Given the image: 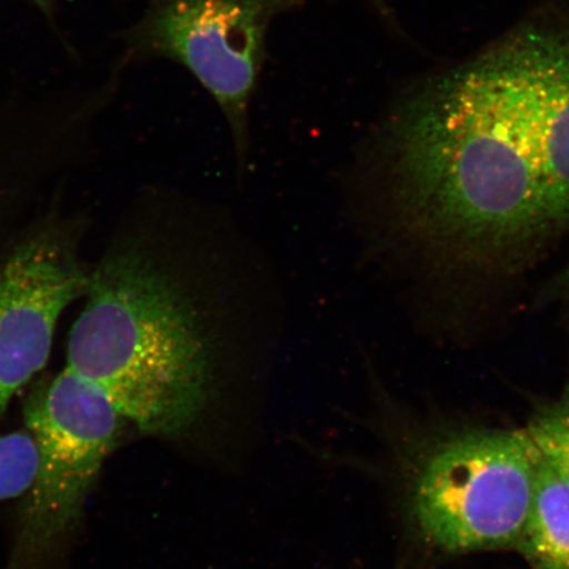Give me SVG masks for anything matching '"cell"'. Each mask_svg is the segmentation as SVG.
Here are the masks:
<instances>
[{
	"instance_id": "6da1fadb",
	"label": "cell",
	"mask_w": 569,
	"mask_h": 569,
	"mask_svg": "<svg viewBox=\"0 0 569 569\" xmlns=\"http://www.w3.org/2000/svg\"><path fill=\"white\" fill-rule=\"evenodd\" d=\"M559 49V31L525 28L398 104L381 153L398 224L475 254L555 229L542 138Z\"/></svg>"
},
{
	"instance_id": "7a4b0ae2",
	"label": "cell",
	"mask_w": 569,
	"mask_h": 569,
	"mask_svg": "<svg viewBox=\"0 0 569 569\" xmlns=\"http://www.w3.org/2000/svg\"><path fill=\"white\" fill-rule=\"evenodd\" d=\"M210 264L183 274L128 252L89 277L67 368L148 436H181L210 401L223 327L237 306Z\"/></svg>"
},
{
	"instance_id": "3957f363",
	"label": "cell",
	"mask_w": 569,
	"mask_h": 569,
	"mask_svg": "<svg viewBox=\"0 0 569 569\" xmlns=\"http://www.w3.org/2000/svg\"><path fill=\"white\" fill-rule=\"evenodd\" d=\"M539 461L528 430L471 431L440 445L412 487V516L427 542L450 553L516 549Z\"/></svg>"
},
{
	"instance_id": "277c9868",
	"label": "cell",
	"mask_w": 569,
	"mask_h": 569,
	"mask_svg": "<svg viewBox=\"0 0 569 569\" xmlns=\"http://www.w3.org/2000/svg\"><path fill=\"white\" fill-rule=\"evenodd\" d=\"M24 418L39 469L4 569H39L74 528L122 419L101 390L68 368L28 398Z\"/></svg>"
},
{
	"instance_id": "5b68a950",
	"label": "cell",
	"mask_w": 569,
	"mask_h": 569,
	"mask_svg": "<svg viewBox=\"0 0 569 569\" xmlns=\"http://www.w3.org/2000/svg\"><path fill=\"white\" fill-rule=\"evenodd\" d=\"M303 0H153L132 32L139 53L180 63L213 98L244 173L249 109L266 59L270 23Z\"/></svg>"
},
{
	"instance_id": "8992f818",
	"label": "cell",
	"mask_w": 569,
	"mask_h": 569,
	"mask_svg": "<svg viewBox=\"0 0 569 569\" xmlns=\"http://www.w3.org/2000/svg\"><path fill=\"white\" fill-rule=\"evenodd\" d=\"M88 283L74 256L42 237L20 246L0 267V417L46 367L57 322Z\"/></svg>"
},
{
	"instance_id": "52a82bcc",
	"label": "cell",
	"mask_w": 569,
	"mask_h": 569,
	"mask_svg": "<svg viewBox=\"0 0 569 569\" xmlns=\"http://www.w3.org/2000/svg\"><path fill=\"white\" fill-rule=\"evenodd\" d=\"M516 549L532 569H569V482L542 452L529 521Z\"/></svg>"
},
{
	"instance_id": "ba28073f",
	"label": "cell",
	"mask_w": 569,
	"mask_h": 569,
	"mask_svg": "<svg viewBox=\"0 0 569 569\" xmlns=\"http://www.w3.org/2000/svg\"><path fill=\"white\" fill-rule=\"evenodd\" d=\"M39 469V448L30 431L0 436V501L27 493Z\"/></svg>"
},
{
	"instance_id": "9c48e42d",
	"label": "cell",
	"mask_w": 569,
	"mask_h": 569,
	"mask_svg": "<svg viewBox=\"0 0 569 569\" xmlns=\"http://www.w3.org/2000/svg\"><path fill=\"white\" fill-rule=\"evenodd\" d=\"M526 430L543 457L569 482V405L539 412Z\"/></svg>"
},
{
	"instance_id": "30bf717a",
	"label": "cell",
	"mask_w": 569,
	"mask_h": 569,
	"mask_svg": "<svg viewBox=\"0 0 569 569\" xmlns=\"http://www.w3.org/2000/svg\"><path fill=\"white\" fill-rule=\"evenodd\" d=\"M558 284H560L561 288L569 289V267L565 270L563 276L560 277Z\"/></svg>"
},
{
	"instance_id": "8fae6325",
	"label": "cell",
	"mask_w": 569,
	"mask_h": 569,
	"mask_svg": "<svg viewBox=\"0 0 569 569\" xmlns=\"http://www.w3.org/2000/svg\"><path fill=\"white\" fill-rule=\"evenodd\" d=\"M36 3H38L41 9L49 10L51 9V2L52 0H34Z\"/></svg>"
}]
</instances>
